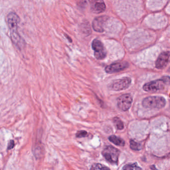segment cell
<instances>
[{
    "instance_id": "1",
    "label": "cell",
    "mask_w": 170,
    "mask_h": 170,
    "mask_svg": "<svg viewBox=\"0 0 170 170\" xmlns=\"http://www.w3.org/2000/svg\"><path fill=\"white\" fill-rule=\"evenodd\" d=\"M20 21V18L15 13H10L7 16V23L10 31L12 41L16 47L21 49L24 46V41L21 38L18 32Z\"/></svg>"
},
{
    "instance_id": "2",
    "label": "cell",
    "mask_w": 170,
    "mask_h": 170,
    "mask_svg": "<svg viewBox=\"0 0 170 170\" xmlns=\"http://www.w3.org/2000/svg\"><path fill=\"white\" fill-rule=\"evenodd\" d=\"M166 104L165 98L160 96H151L146 97L142 103L144 107L149 109H161L165 107Z\"/></svg>"
},
{
    "instance_id": "3",
    "label": "cell",
    "mask_w": 170,
    "mask_h": 170,
    "mask_svg": "<svg viewBox=\"0 0 170 170\" xmlns=\"http://www.w3.org/2000/svg\"><path fill=\"white\" fill-rule=\"evenodd\" d=\"M170 78L169 76H165L161 79H157L145 84L143 89L146 92H156L164 89L165 85L169 84Z\"/></svg>"
},
{
    "instance_id": "4",
    "label": "cell",
    "mask_w": 170,
    "mask_h": 170,
    "mask_svg": "<svg viewBox=\"0 0 170 170\" xmlns=\"http://www.w3.org/2000/svg\"><path fill=\"white\" fill-rule=\"evenodd\" d=\"M118 149L112 146H107L104 148L102 154L108 162L112 164H117L120 155Z\"/></svg>"
},
{
    "instance_id": "5",
    "label": "cell",
    "mask_w": 170,
    "mask_h": 170,
    "mask_svg": "<svg viewBox=\"0 0 170 170\" xmlns=\"http://www.w3.org/2000/svg\"><path fill=\"white\" fill-rule=\"evenodd\" d=\"M131 84V79L128 77H125L120 79L113 81L109 87L111 90L114 91H121L127 89Z\"/></svg>"
},
{
    "instance_id": "6",
    "label": "cell",
    "mask_w": 170,
    "mask_h": 170,
    "mask_svg": "<svg viewBox=\"0 0 170 170\" xmlns=\"http://www.w3.org/2000/svg\"><path fill=\"white\" fill-rule=\"evenodd\" d=\"M133 98L130 94H122L117 99V106L121 111H127L131 106Z\"/></svg>"
},
{
    "instance_id": "7",
    "label": "cell",
    "mask_w": 170,
    "mask_h": 170,
    "mask_svg": "<svg viewBox=\"0 0 170 170\" xmlns=\"http://www.w3.org/2000/svg\"><path fill=\"white\" fill-rule=\"evenodd\" d=\"M92 47L94 50V56L97 59L101 60L106 56V50L103 44L99 40H94L92 44Z\"/></svg>"
},
{
    "instance_id": "8",
    "label": "cell",
    "mask_w": 170,
    "mask_h": 170,
    "mask_svg": "<svg viewBox=\"0 0 170 170\" xmlns=\"http://www.w3.org/2000/svg\"><path fill=\"white\" fill-rule=\"evenodd\" d=\"M127 62H120L114 63L106 67L105 70L107 73H114L121 72L129 67Z\"/></svg>"
},
{
    "instance_id": "9",
    "label": "cell",
    "mask_w": 170,
    "mask_h": 170,
    "mask_svg": "<svg viewBox=\"0 0 170 170\" xmlns=\"http://www.w3.org/2000/svg\"><path fill=\"white\" fill-rule=\"evenodd\" d=\"M107 16H100L95 18L92 23L93 28L96 32L102 33L104 31V27L105 23L108 20Z\"/></svg>"
},
{
    "instance_id": "10",
    "label": "cell",
    "mask_w": 170,
    "mask_h": 170,
    "mask_svg": "<svg viewBox=\"0 0 170 170\" xmlns=\"http://www.w3.org/2000/svg\"><path fill=\"white\" fill-rule=\"evenodd\" d=\"M170 52H164L161 53L156 61V67L157 69H161L167 66L169 61Z\"/></svg>"
},
{
    "instance_id": "11",
    "label": "cell",
    "mask_w": 170,
    "mask_h": 170,
    "mask_svg": "<svg viewBox=\"0 0 170 170\" xmlns=\"http://www.w3.org/2000/svg\"><path fill=\"white\" fill-rule=\"evenodd\" d=\"M90 8L93 12L99 14L105 11L106 6L103 0H91Z\"/></svg>"
},
{
    "instance_id": "12",
    "label": "cell",
    "mask_w": 170,
    "mask_h": 170,
    "mask_svg": "<svg viewBox=\"0 0 170 170\" xmlns=\"http://www.w3.org/2000/svg\"><path fill=\"white\" fill-rule=\"evenodd\" d=\"M110 141L113 143L116 146L123 147L125 144L124 140L121 138L120 137H117L115 135H111L108 138Z\"/></svg>"
},
{
    "instance_id": "13",
    "label": "cell",
    "mask_w": 170,
    "mask_h": 170,
    "mask_svg": "<svg viewBox=\"0 0 170 170\" xmlns=\"http://www.w3.org/2000/svg\"><path fill=\"white\" fill-rule=\"evenodd\" d=\"M113 122L116 128L118 130H122L124 128V124L121 120L118 117H115L113 118Z\"/></svg>"
},
{
    "instance_id": "14",
    "label": "cell",
    "mask_w": 170,
    "mask_h": 170,
    "mask_svg": "<svg viewBox=\"0 0 170 170\" xmlns=\"http://www.w3.org/2000/svg\"><path fill=\"white\" fill-rule=\"evenodd\" d=\"M130 147L131 149L134 151H140L142 149V145L138 143L134 140L130 141Z\"/></svg>"
},
{
    "instance_id": "15",
    "label": "cell",
    "mask_w": 170,
    "mask_h": 170,
    "mask_svg": "<svg viewBox=\"0 0 170 170\" xmlns=\"http://www.w3.org/2000/svg\"><path fill=\"white\" fill-rule=\"evenodd\" d=\"M122 169L123 170H141V168L139 167L137 165V163H133V164H129L124 166Z\"/></svg>"
},
{
    "instance_id": "16",
    "label": "cell",
    "mask_w": 170,
    "mask_h": 170,
    "mask_svg": "<svg viewBox=\"0 0 170 170\" xmlns=\"http://www.w3.org/2000/svg\"><path fill=\"white\" fill-rule=\"evenodd\" d=\"M90 169L91 170H109L110 168L101 164H94L92 165Z\"/></svg>"
},
{
    "instance_id": "17",
    "label": "cell",
    "mask_w": 170,
    "mask_h": 170,
    "mask_svg": "<svg viewBox=\"0 0 170 170\" xmlns=\"http://www.w3.org/2000/svg\"><path fill=\"white\" fill-rule=\"evenodd\" d=\"M88 134L86 131L81 130L78 131L76 134V137L78 138H84L88 136Z\"/></svg>"
},
{
    "instance_id": "18",
    "label": "cell",
    "mask_w": 170,
    "mask_h": 170,
    "mask_svg": "<svg viewBox=\"0 0 170 170\" xmlns=\"http://www.w3.org/2000/svg\"><path fill=\"white\" fill-rule=\"evenodd\" d=\"M14 146H15V142H14V140H11L8 144V150H11V149H12Z\"/></svg>"
}]
</instances>
